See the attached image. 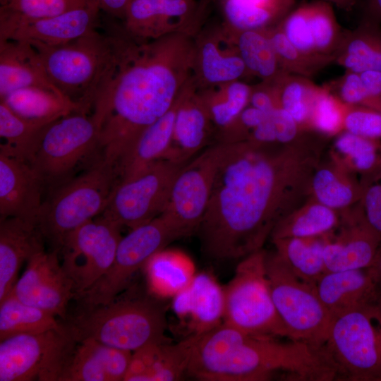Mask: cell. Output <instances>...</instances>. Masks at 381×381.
Here are the masks:
<instances>
[{
	"mask_svg": "<svg viewBox=\"0 0 381 381\" xmlns=\"http://www.w3.org/2000/svg\"><path fill=\"white\" fill-rule=\"evenodd\" d=\"M315 134L289 144L217 143L211 198L196 231L207 257L242 259L262 250L275 226L305 205L318 166Z\"/></svg>",
	"mask_w": 381,
	"mask_h": 381,
	"instance_id": "1",
	"label": "cell"
},
{
	"mask_svg": "<svg viewBox=\"0 0 381 381\" xmlns=\"http://www.w3.org/2000/svg\"><path fill=\"white\" fill-rule=\"evenodd\" d=\"M107 30L113 56L92 113L101 128L102 157L116 165L144 130L175 104L181 78L169 42L138 44L124 31L111 25Z\"/></svg>",
	"mask_w": 381,
	"mask_h": 381,
	"instance_id": "2",
	"label": "cell"
},
{
	"mask_svg": "<svg viewBox=\"0 0 381 381\" xmlns=\"http://www.w3.org/2000/svg\"><path fill=\"white\" fill-rule=\"evenodd\" d=\"M331 381L337 374L322 348L245 333L225 322L193 336L187 375L205 381Z\"/></svg>",
	"mask_w": 381,
	"mask_h": 381,
	"instance_id": "3",
	"label": "cell"
},
{
	"mask_svg": "<svg viewBox=\"0 0 381 381\" xmlns=\"http://www.w3.org/2000/svg\"><path fill=\"white\" fill-rule=\"evenodd\" d=\"M65 321L77 341L92 339L131 352L167 341L165 309L150 296L120 294L107 303L82 308Z\"/></svg>",
	"mask_w": 381,
	"mask_h": 381,
	"instance_id": "4",
	"label": "cell"
},
{
	"mask_svg": "<svg viewBox=\"0 0 381 381\" xmlns=\"http://www.w3.org/2000/svg\"><path fill=\"white\" fill-rule=\"evenodd\" d=\"M30 43V42H29ZM37 51L51 83L90 114L98 88L113 56V38L94 30L67 43H30Z\"/></svg>",
	"mask_w": 381,
	"mask_h": 381,
	"instance_id": "5",
	"label": "cell"
},
{
	"mask_svg": "<svg viewBox=\"0 0 381 381\" xmlns=\"http://www.w3.org/2000/svg\"><path fill=\"white\" fill-rule=\"evenodd\" d=\"M119 181L116 166L101 156L43 202L39 226L52 250L59 253L66 234L103 213Z\"/></svg>",
	"mask_w": 381,
	"mask_h": 381,
	"instance_id": "6",
	"label": "cell"
},
{
	"mask_svg": "<svg viewBox=\"0 0 381 381\" xmlns=\"http://www.w3.org/2000/svg\"><path fill=\"white\" fill-rule=\"evenodd\" d=\"M322 348L336 380L381 381V303L333 318Z\"/></svg>",
	"mask_w": 381,
	"mask_h": 381,
	"instance_id": "7",
	"label": "cell"
},
{
	"mask_svg": "<svg viewBox=\"0 0 381 381\" xmlns=\"http://www.w3.org/2000/svg\"><path fill=\"white\" fill-rule=\"evenodd\" d=\"M262 250L243 258L224 289V322L249 334L287 337L289 332L274 306Z\"/></svg>",
	"mask_w": 381,
	"mask_h": 381,
	"instance_id": "8",
	"label": "cell"
},
{
	"mask_svg": "<svg viewBox=\"0 0 381 381\" xmlns=\"http://www.w3.org/2000/svg\"><path fill=\"white\" fill-rule=\"evenodd\" d=\"M265 265L272 300L289 339L321 349L332 317L315 285L296 277L275 253H266Z\"/></svg>",
	"mask_w": 381,
	"mask_h": 381,
	"instance_id": "9",
	"label": "cell"
},
{
	"mask_svg": "<svg viewBox=\"0 0 381 381\" xmlns=\"http://www.w3.org/2000/svg\"><path fill=\"white\" fill-rule=\"evenodd\" d=\"M76 342L65 325L0 341V381H61Z\"/></svg>",
	"mask_w": 381,
	"mask_h": 381,
	"instance_id": "10",
	"label": "cell"
},
{
	"mask_svg": "<svg viewBox=\"0 0 381 381\" xmlns=\"http://www.w3.org/2000/svg\"><path fill=\"white\" fill-rule=\"evenodd\" d=\"M100 131L92 113L76 111L62 116L43 128L27 162L44 181L57 179L98 149Z\"/></svg>",
	"mask_w": 381,
	"mask_h": 381,
	"instance_id": "11",
	"label": "cell"
},
{
	"mask_svg": "<svg viewBox=\"0 0 381 381\" xmlns=\"http://www.w3.org/2000/svg\"><path fill=\"white\" fill-rule=\"evenodd\" d=\"M179 238H181L178 233L162 214L131 229L119 241L108 271L76 298L83 305L82 308L104 304L114 299L152 256Z\"/></svg>",
	"mask_w": 381,
	"mask_h": 381,
	"instance_id": "12",
	"label": "cell"
},
{
	"mask_svg": "<svg viewBox=\"0 0 381 381\" xmlns=\"http://www.w3.org/2000/svg\"><path fill=\"white\" fill-rule=\"evenodd\" d=\"M187 163L162 159L119 181L101 214L131 229L159 216L167 205L176 175Z\"/></svg>",
	"mask_w": 381,
	"mask_h": 381,
	"instance_id": "13",
	"label": "cell"
},
{
	"mask_svg": "<svg viewBox=\"0 0 381 381\" xmlns=\"http://www.w3.org/2000/svg\"><path fill=\"white\" fill-rule=\"evenodd\" d=\"M118 224L100 214L64 237L59 253L61 266L77 298L111 267L121 238Z\"/></svg>",
	"mask_w": 381,
	"mask_h": 381,
	"instance_id": "14",
	"label": "cell"
},
{
	"mask_svg": "<svg viewBox=\"0 0 381 381\" xmlns=\"http://www.w3.org/2000/svg\"><path fill=\"white\" fill-rule=\"evenodd\" d=\"M218 155L217 144L189 161L174 181L167 205L161 214L180 238L196 232L205 216L211 198Z\"/></svg>",
	"mask_w": 381,
	"mask_h": 381,
	"instance_id": "15",
	"label": "cell"
},
{
	"mask_svg": "<svg viewBox=\"0 0 381 381\" xmlns=\"http://www.w3.org/2000/svg\"><path fill=\"white\" fill-rule=\"evenodd\" d=\"M59 253L44 250L32 256L11 292L23 302L65 320L68 303L75 294Z\"/></svg>",
	"mask_w": 381,
	"mask_h": 381,
	"instance_id": "16",
	"label": "cell"
},
{
	"mask_svg": "<svg viewBox=\"0 0 381 381\" xmlns=\"http://www.w3.org/2000/svg\"><path fill=\"white\" fill-rule=\"evenodd\" d=\"M99 12L97 7L87 4L48 18L0 17V40H23L48 46L63 44L97 30Z\"/></svg>",
	"mask_w": 381,
	"mask_h": 381,
	"instance_id": "17",
	"label": "cell"
},
{
	"mask_svg": "<svg viewBox=\"0 0 381 381\" xmlns=\"http://www.w3.org/2000/svg\"><path fill=\"white\" fill-rule=\"evenodd\" d=\"M44 182L28 162L0 152L1 219L18 217L39 225Z\"/></svg>",
	"mask_w": 381,
	"mask_h": 381,
	"instance_id": "18",
	"label": "cell"
},
{
	"mask_svg": "<svg viewBox=\"0 0 381 381\" xmlns=\"http://www.w3.org/2000/svg\"><path fill=\"white\" fill-rule=\"evenodd\" d=\"M172 309L189 337L202 334L224 322V288L207 273L195 274L173 296Z\"/></svg>",
	"mask_w": 381,
	"mask_h": 381,
	"instance_id": "19",
	"label": "cell"
},
{
	"mask_svg": "<svg viewBox=\"0 0 381 381\" xmlns=\"http://www.w3.org/2000/svg\"><path fill=\"white\" fill-rule=\"evenodd\" d=\"M334 237L329 235L324 248L326 272L369 267L381 244V236L368 224L362 210L347 219Z\"/></svg>",
	"mask_w": 381,
	"mask_h": 381,
	"instance_id": "20",
	"label": "cell"
},
{
	"mask_svg": "<svg viewBox=\"0 0 381 381\" xmlns=\"http://www.w3.org/2000/svg\"><path fill=\"white\" fill-rule=\"evenodd\" d=\"M315 288L333 318L346 312L381 303V293L367 268L325 272Z\"/></svg>",
	"mask_w": 381,
	"mask_h": 381,
	"instance_id": "21",
	"label": "cell"
},
{
	"mask_svg": "<svg viewBox=\"0 0 381 381\" xmlns=\"http://www.w3.org/2000/svg\"><path fill=\"white\" fill-rule=\"evenodd\" d=\"M38 224L18 217L0 221V301L13 289L25 262L44 250Z\"/></svg>",
	"mask_w": 381,
	"mask_h": 381,
	"instance_id": "22",
	"label": "cell"
},
{
	"mask_svg": "<svg viewBox=\"0 0 381 381\" xmlns=\"http://www.w3.org/2000/svg\"><path fill=\"white\" fill-rule=\"evenodd\" d=\"M132 354L92 339L78 341L61 381H124Z\"/></svg>",
	"mask_w": 381,
	"mask_h": 381,
	"instance_id": "23",
	"label": "cell"
},
{
	"mask_svg": "<svg viewBox=\"0 0 381 381\" xmlns=\"http://www.w3.org/2000/svg\"><path fill=\"white\" fill-rule=\"evenodd\" d=\"M193 336L154 343L133 352L124 381H175L187 374Z\"/></svg>",
	"mask_w": 381,
	"mask_h": 381,
	"instance_id": "24",
	"label": "cell"
},
{
	"mask_svg": "<svg viewBox=\"0 0 381 381\" xmlns=\"http://www.w3.org/2000/svg\"><path fill=\"white\" fill-rule=\"evenodd\" d=\"M26 87H40L62 94L49 80L37 51L30 43L0 40V99Z\"/></svg>",
	"mask_w": 381,
	"mask_h": 381,
	"instance_id": "25",
	"label": "cell"
},
{
	"mask_svg": "<svg viewBox=\"0 0 381 381\" xmlns=\"http://www.w3.org/2000/svg\"><path fill=\"white\" fill-rule=\"evenodd\" d=\"M179 97L173 107L146 128L130 150L117 162L119 181L131 177L152 163L165 159L171 146Z\"/></svg>",
	"mask_w": 381,
	"mask_h": 381,
	"instance_id": "26",
	"label": "cell"
},
{
	"mask_svg": "<svg viewBox=\"0 0 381 381\" xmlns=\"http://www.w3.org/2000/svg\"><path fill=\"white\" fill-rule=\"evenodd\" d=\"M193 11L192 0H132L124 18V32L134 40L157 38L169 20L184 18Z\"/></svg>",
	"mask_w": 381,
	"mask_h": 381,
	"instance_id": "27",
	"label": "cell"
},
{
	"mask_svg": "<svg viewBox=\"0 0 381 381\" xmlns=\"http://www.w3.org/2000/svg\"><path fill=\"white\" fill-rule=\"evenodd\" d=\"M211 119L201 102L183 98L176 111L171 146L165 159L186 163L205 145Z\"/></svg>",
	"mask_w": 381,
	"mask_h": 381,
	"instance_id": "28",
	"label": "cell"
},
{
	"mask_svg": "<svg viewBox=\"0 0 381 381\" xmlns=\"http://www.w3.org/2000/svg\"><path fill=\"white\" fill-rule=\"evenodd\" d=\"M334 64L359 73L381 72V24L361 17L355 28L346 29Z\"/></svg>",
	"mask_w": 381,
	"mask_h": 381,
	"instance_id": "29",
	"label": "cell"
},
{
	"mask_svg": "<svg viewBox=\"0 0 381 381\" xmlns=\"http://www.w3.org/2000/svg\"><path fill=\"white\" fill-rule=\"evenodd\" d=\"M0 102L19 116L37 121L52 122L73 112H84L79 104L65 95L40 87L17 89Z\"/></svg>",
	"mask_w": 381,
	"mask_h": 381,
	"instance_id": "30",
	"label": "cell"
},
{
	"mask_svg": "<svg viewBox=\"0 0 381 381\" xmlns=\"http://www.w3.org/2000/svg\"><path fill=\"white\" fill-rule=\"evenodd\" d=\"M329 235L272 240L274 253L296 277L315 285L326 272L323 253Z\"/></svg>",
	"mask_w": 381,
	"mask_h": 381,
	"instance_id": "31",
	"label": "cell"
},
{
	"mask_svg": "<svg viewBox=\"0 0 381 381\" xmlns=\"http://www.w3.org/2000/svg\"><path fill=\"white\" fill-rule=\"evenodd\" d=\"M143 269L150 291L159 297L174 296L195 275L185 255L164 249L152 256Z\"/></svg>",
	"mask_w": 381,
	"mask_h": 381,
	"instance_id": "32",
	"label": "cell"
},
{
	"mask_svg": "<svg viewBox=\"0 0 381 381\" xmlns=\"http://www.w3.org/2000/svg\"><path fill=\"white\" fill-rule=\"evenodd\" d=\"M64 327L54 315L19 300L12 292L0 301V341Z\"/></svg>",
	"mask_w": 381,
	"mask_h": 381,
	"instance_id": "33",
	"label": "cell"
},
{
	"mask_svg": "<svg viewBox=\"0 0 381 381\" xmlns=\"http://www.w3.org/2000/svg\"><path fill=\"white\" fill-rule=\"evenodd\" d=\"M271 83L279 108L288 112L302 128L311 130L310 114L321 85L310 78L285 71Z\"/></svg>",
	"mask_w": 381,
	"mask_h": 381,
	"instance_id": "34",
	"label": "cell"
},
{
	"mask_svg": "<svg viewBox=\"0 0 381 381\" xmlns=\"http://www.w3.org/2000/svg\"><path fill=\"white\" fill-rule=\"evenodd\" d=\"M333 209L320 202L305 205L281 220L273 229L272 240L306 238L329 234L337 224Z\"/></svg>",
	"mask_w": 381,
	"mask_h": 381,
	"instance_id": "35",
	"label": "cell"
},
{
	"mask_svg": "<svg viewBox=\"0 0 381 381\" xmlns=\"http://www.w3.org/2000/svg\"><path fill=\"white\" fill-rule=\"evenodd\" d=\"M296 0H282L265 5H253L242 0H225L224 15L238 30H264L277 25L294 7Z\"/></svg>",
	"mask_w": 381,
	"mask_h": 381,
	"instance_id": "36",
	"label": "cell"
},
{
	"mask_svg": "<svg viewBox=\"0 0 381 381\" xmlns=\"http://www.w3.org/2000/svg\"><path fill=\"white\" fill-rule=\"evenodd\" d=\"M49 123L22 118L0 102V136L4 140L0 152L28 162L40 133Z\"/></svg>",
	"mask_w": 381,
	"mask_h": 381,
	"instance_id": "37",
	"label": "cell"
},
{
	"mask_svg": "<svg viewBox=\"0 0 381 381\" xmlns=\"http://www.w3.org/2000/svg\"><path fill=\"white\" fill-rule=\"evenodd\" d=\"M238 48L247 70L264 81L272 82L284 72L265 29L241 31Z\"/></svg>",
	"mask_w": 381,
	"mask_h": 381,
	"instance_id": "38",
	"label": "cell"
},
{
	"mask_svg": "<svg viewBox=\"0 0 381 381\" xmlns=\"http://www.w3.org/2000/svg\"><path fill=\"white\" fill-rule=\"evenodd\" d=\"M308 20L317 52L334 59L343 42L346 29L337 20L333 5L325 0L306 2Z\"/></svg>",
	"mask_w": 381,
	"mask_h": 381,
	"instance_id": "39",
	"label": "cell"
},
{
	"mask_svg": "<svg viewBox=\"0 0 381 381\" xmlns=\"http://www.w3.org/2000/svg\"><path fill=\"white\" fill-rule=\"evenodd\" d=\"M311 188L318 202L333 210L361 200L363 192L362 185L349 182L338 169L318 166L312 177Z\"/></svg>",
	"mask_w": 381,
	"mask_h": 381,
	"instance_id": "40",
	"label": "cell"
},
{
	"mask_svg": "<svg viewBox=\"0 0 381 381\" xmlns=\"http://www.w3.org/2000/svg\"><path fill=\"white\" fill-rule=\"evenodd\" d=\"M282 71L313 79L326 67L334 64V59L308 55L294 47L277 25L265 29Z\"/></svg>",
	"mask_w": 381,
	"mask_h": 381,
	"instance_id": "41",
	"label": "cell"
},
{
	"mask_svg": "<svg viewBox=\"0 0 381 381\" xmlns=\"http://www.w3.org/2000/svg\"><path fill=\"white\" fill-rule=\"evenodd\" d=\"M334 146L350 159L356 170L364 174V181L381 176V145L377 140L344 131L337 138Z\"/></svg>",
	"mask_w": 381,
	"mask_h": 381,
	"instance_id": "42",
	"label": "cell"
},
{
	"mask_svg": "<svg viewBox=\"0 0 381 381\" xmlns=\"http://www.w3.org/2000/svg\"><path fill=\"white\" fill-rule=\"evenodd\" d=\"M87 5L86 0H10L0 6V17L38 19L55 16Z\"/></svg>",
	"mask_w": 381,
	"mask_h": 381,
	"instance_id": "43",
	"label": "cell"
},
{
	"mask_svg": "<svg viewBox=\"0 0 381 381\" xmlns=\"http://www.w3.org/2000/svg\"><path fill=\"white\" fill-rule=\"evenodd\" d=\"M346 107L324 85H321L312 107L310 128L320 134L339 133L343 129Z\"/></svg>",
	"mask_w": 381,
	"mask_h": 381,
	"instance_id": "44",
	"label": "cell"
},
{
	"mask_svg": "<svg viewBox=\"0 0 381 381\" xmlns=\"http://www.w3.org/2000/svg\"><path fill=\"white\" fill-rule=\"evenodd\" d=\"M201 67L204 78L212 83L235 81L248 71L239 54L222 56L210 42L202 47Z\"/></svg>",
	"mask_w": 381,
	"mask_h": 381,
	"instance_id": "45",
	"label": "cell"
},
{
	"mask_svg": "<svg viewBox=\"0 0 381 381\" xmlns=\"http://www.w3.org/2000/svg\"><path fill=\"white\" fill-rule=\"evenodd\" d=\"M251 90L243 83L236 80L231 82L224 98L205 104L211 120L223 128L229 126L247 107Z\"/></svg>",
	"mask_w": 381,
	"mask_h": 381,
	"instance_id": "46",
	"label": "cell"
},
{
	"mask_svg": "<svg viewBox=\"0 0 381 381\" xmlns=\"http://www.w3.org/2000/svg\"><path fill=\"white\" fill-rule=\"evenodd\" d=\"M277 26L289 41L301 52L315 57L327 56L316 50L308 24L306 1L294 6Z\"/></svg>",
	"mask_w": 381,
	"mask_h": 381,
	"instance_id": "47",
	"label": "cell"
},
{
	"mask_svg": "<svg viewBox=\"0 0 381 381\" xmlns=\"http://www.w3.org/2000/svg\"><path fill=\"white\" fill-rule=\"evenodd\" d=\"M323 85L347 105L364 106L372 109L370 96L359 73L345 70L341 75Z\"/></svg>",
	"mask_w": 381,
	"mask_h": 381,
	"instance_id": "48",
	"label": "cell"
},
{
	"mask_svg": "<svg viewBox=\"0 0 381 381\" xmlns=\"http://www.w3.org/2000/svg\"><path fill=\"white\" fill-rule=\"evenodd\" d=\"M343 129L362 137L381 138V112L364 106L347 105Z\"/></svg>",
	"mask_w": 381,
	"mask_h": 381,
	"instance_id": "49",
	"label": "cell"
},
{
	"mask_svg": "<svg viewBox=\"0 0 381 381\" xmlns=\"http://www.w3.org/2000/svg\"><path fill=\"white\" fill-rule=\"evenodd\" d=\"M362 212L368 224L381 236V176L363 181Z\"/></svg>",
	"mask_w": 381,
	"mask_h": 381,
	"instance_id": "50",
	"label": "cell"
},
{
	"mask_svg": "<svg viewBox=\"0 0 381 381\" xmlns=\"http://www.w3.org/2000/svg\"><path fill=\"white\" fill-rule=\"evenodd\" d=\"M249 103L250 106L267 114L279 108L274 88L271 82L264 81L262 85L252 89Z\"/></svg>",
	"mask_w": 381,
	"mask_h": 381,
	"instance_id": "51",
	"label": "cell"
},
{
	"mask_svg": "<svg viewBox=\"0 0 381 381\" xmlns=\"http://www.w3.org/2000/svg\"><path fill=\"white\" fill-rule=\"evenodd\" d=\"M360 75L370 96L372 109L381 112V72L367 71Z\"/></svg>",
	"mask_w": 381,
	"mask_h": 381,
	"instance_id": "52",
	"label": "cell"
},
{
	"mask_svg": "<svg viewBox=\"0 0 381 381\" xmlns=\"http://www.w3.org/2000/svg\"><path fill=\"white\" fill-rule=\"evenodd\" d=\"M132 0H86L90 5L102 10L110 16L125 18L126 10Z\"/></svg>",
	"mask_w": 381,
	"mask_h": 381,
	"instance_id": "53",
	"label": "cell"
},
{
	"mask_svg": "<svg viewBox=\"0 0 381 381\" xmlns=\"http://www.w3.org/2000/svg\"><path fill=\"white\" fill-rule=\"evenodd\" d=\"M361 17L381 24V0H361Z\"/></svg>",
	"mask_w": 381,
	"mask_h": 381,
	"instance_id": "54",
	"label": "cell"
},
{
	"mask_svg": "<svg viewBox=\"0 0 381 381\" xmlns=\"http://www.w3.org/2000/svg\"><path fill=\"white\" fill-rule=\"evenodd\" d=\"M368 268L381 293V244L373 264Z\"/></svg>",
	"mask_w": 381,
	"mask_h": 381,
	"instance_id": "55",
	"label": "cell"
},
{
	"mask_svg": "<svg viewBox=\"0 0 381 381\" xmlns=\"http://www.w3.org/2000/svg\"><path fill=\"white\" fill-rule=\"evenodd\" d=\"M338 8L349 12L351 11L358 3V0H325Z\"/></svg>",
	"mask_w": 381,
	"mask_h": 381,
	"instance_id": "56",
	"label": "cell"
},
{
	"mask_svg": "<svg viewBox=\"0 0 381 381\" xmlns=\"http://www.w3.org/2000/svg\"><path fill=\"white\" fill-rule=\"evenodd\" d=\"M10 0H0V6H5Z\"/></svg>",
	"mask_w": 381,
	"mask_h": 381,
	"instance_id": "57",
	"label": "cell"
}]
</instances>
